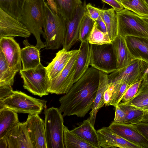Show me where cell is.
I'll list each match as a JSON object with an SVG mask.
<instances>
[{"mask_svg": "<svg viewBox=\"0 0 148 148\" xmlns=\"http://www.w3.org/2000/svg\"><path fill=\"white\" fill-rule=\"evenodd\" d=\"M99 71L91 66L66 94L59 99L63 117H84L92 109L99 81Z\"/></svg>", "mask_w": 148, "mask_h": 148, "instance_id": "1", "label": "cell"}, {"mask_svg": "<svg viewBox=\"0 0 148 148\" xmlns=\"http://www.w3.org/2000/svg\"><path fill=\"white\" fill-rule=\"evenodd\" d=\"M67 20L53 11L45 1L42 35L47 49H58L63 46L66 34Z\"/></svg>", "mask_w": 148, "mask_h": 148, "instance_id": "2", "label": "cell"}, {"mask_svg": "<svg viewBox=\"0 0 148 148\" xmlns=\"http://www.w3.org/2000/svg\"><path fill=\"white\" fill-rule=\"evenodd\" d=\"M45 0H26L20 21L35 37V46L40 50L45 47L40 39L44 34L43 27Z\"/></svg>", "mask_w": 148, "mask_h": 148, "instance_id": "3", "label": "cell"}, {"mask_svg": "<svg viewBox=\"0 0 148 148\" xmlns=\"http://www.w3.org/2000/svg\"><path fill=\"white\" fill-rule=\"evenodd\" d=\"M47 101L28 95L21 91L13 90L8 97L0 100V109L7 108L18 113L40 114L47 108Z\"/></svg>", "mask_w": 148, "mask_h": 148, "instance_id": "4", "label": "cell"}, {"mask_svg": "<svg viewBox=\"0 0 148 148\" xmlns=\"http://www.w3.org/2000/svg\"><path fill=\"white\" fill-rule=\"evenodd\" d=\"M45 128L47 148H65L64 120L59 109L53 107L46 109Z\"/></svg>", "mask_w": 148, "mask_h": 148, "instance_id": "5", "label": "cell"}, {"mask_svg": "<svg viewBox=\"0 0 148 148\" xmlns=\"http://www.w3.org/2000/svg\"><path fill=\"white\" fill-rule=\"evenodd\" d=\"M116 13L118 35L148 38V30L141 16L124 8Z\"/></svg>", "mask_w": 148, "mask_h": 148, "instance_id": "6", "label": "cell"}, {"mask_svg": "<svg viewBox=\"0 0 148 148\" xmlns=\"http://www.w3.org/2000/svg\"><path fill=\"white\" fill-rule=\"evenodd\" d=\"M19 73L23 81V88L29 92L40 97L48 95L49 78L46 67L41 64L35 68L22 69Z\"/></svg>", "mask_w": 148, "mask_h": 148, "instance_id": "7", "label": "cell"}, {"mask_svg": "<svg viewBox=\"0 0 148 148\" xmlns=\"http://www.w3.org/2000/svg\"><path fill=\"white\" fill-rule=\"evenodd\" d=\"M79 50H76L60 74L49 80L47 91L57 95L66 93L74 84L76 63Z\"/></svg>", "mask_w": 148, "mask_h": 148, "instance_id": "8", "label": "cell"}, {"mask_svg": "<svg viewBox=\"0 0 148 148\" xmlns=\"http://www.w3.org/2000/svg\"><path fill=\"white\" fill-rule=\"evenodd\" d=\"M90 44V65L108 74L117 70L112 43Z\"/></svg>", "mask_w": 148, "mask_h": 148, "instance_id": "9", "label": "cell"}, {"mask_svg": "<svg viewBox=\"0 0 148 148\" xmlns=\"http://www.w3.org/2000/svg\"><path fill=\"white\" fill-rule=\"evenodd\" d=\"M148 68V63L141 60L136 59L128 66L108 75L109 82L125 83L130 85L141 80Z\"/></svg>", "mask_w": 148, "mask_h": 148, "instance_id": "10", "label": "cell"}, {"mask_svg": "<svg viewBox=\"0 0 148 148\" xmlns=\"http://www.w3.org/2000/svg\"><path fill=\"white\" fill-rule=\"evenodd\" d=\"M31 34L20 21L0 8V38L12 36L27 38Z\"/></svg>", "mask_w": 148, "mask_h": 148, "instance_id": "11", "label": "cell"}, {"mask_svg": "<svg viewBox=\"0 0 148 148\" xmlns=\"http://www.w3.org/2000/svg\"><path fill=\"white\" fill-rule=\"evenodd\" d=\"M21 50L19 44L13 37L0 38V51L3 54L9 67L17 72L22 69Z\"/></svg>", "mask_w": 148, "mask_h": 148, "instance_id": "12", "label": "cell"}, {"mask_svg": "<svg viewBox=\"0 0 148 148\" xmlns=\"http://www.w3.org/2000/svg\"><path fill=\"white\" fill-rule=\"evenodd\" d=\"M26 122L33 148H47L45 123L39 114H29Z\"/></svg>", "mask_w": 148, "mask_h": 148, "instance_id": "13", "label": "cell"}, {"mask_svg": "<svg viewBox=\"0 0 148 148\" xmlns=\"http://www.w3.org/2000/svg\"><path fill=\"white\" fill-rule=\"evenodd\" d=\"M85 2L77 9L74 17L67 21L66 29L63 48L69 50L79 40L80 25L86 12Z\"/></svg>", "mask_w": 148, "mask_h": 148, "instance_id": "14", "label": "cell"}, {"mask_svg": "<svg viewBox=\"0 0 148 148\" xmlns=\"http://www.w3.org/2000/svg\"><path fill=\"white\" fill-rule=\"evenodd\" d=\"M97 132L101 148H141L118 135L109 127H103Z\"/></svg>", "mask_w": 148, "mask_h": 148, "instance_id": "15", "label": "cell"}, {"mask_svg": "<svg viewBox=\"0 0 148 148\" xmlns=\"http://www.w3.org/2000/svg\"><path fill=\"white\" fill-rule=\"evenodd\" d=\"M109 127L114 132L141 148H148V140L131 124L112 122Z\"/></svg>", "mask_w": 148, "mask_h": 148, "instance_id": "16", "label": "cell"}, {"mask_svg": "<svg viewBox=\"0 0 148 148\" xmlns=\"http://www.w3.org/2000/svg\"><path fill=\"white\" fill-rule=\"evenodd\" d=\"M8 148H33L30 139L26 122H19L5 137Z\"/></svg>", "mask_w": 148, "mask_h": 148, "instance_id": "17", "label": "cell"}, {"mask_svg": "<svg viewBox=\"0 0 148 148\" xmlns=\"http://www.w3.org/2000/svg\"><path fill=\"white\" fill-rule=\"evenodd\" d=\"M112 44L117 70L128 66L136 60L129 50L125 37L117 35Z\"/></svg>", "mask_w": 148, "mask_h": 148, "instance_id": "18", "label": "cell"}, {"mask_svg": "<svg viewBox=\"0 0 148 148\" xmlns=\"http://www.w3.org/2000/svg\"><path fill=\"white\" fill-rule=\"evenodd\" d=\"M76 50L67 51L62 48L56 53L55 57L46 67L49 80L60 74Z\"/></svg>", "mask_w": 148, "mask_h": 148, "instance_id": "19", "label": "cell"}, {"mask_svg": "<svg viewBox=\"0 0 148 148\" xmlns=\"http://www.w3.org/2000/svg\"><path fill=\"white\" fill-rule=\"evenodd\" d=\"M125 38L128 48L135 58L148 63V38L134 36Z\"/></svg>", "mask_w": 148, "mask_h": 148, "instance_id": "20", "label": "cell"}, {"mask_svg": "<svg viewBox=\"0 0 148 148\" xmlns=\"http://www.w3.org/2000/svg\"><path fill=\"white\" fill-rule=\"evenodd\" d=\"M107 73L99 71V85L93 106L89 113L88 118L91 124L94 126L96 117L99 110L105 105L104 101V94L108 87L110 83Z\"/></svg>", "mask_w": 148, "mask_h": 148, "instance_id": "21", "label": "cell"}, {"mask_svg": "<svg viewBox=\"0 0 148 148\" xmlns=\"http://www.w3.org/2000/svg\"><path fill=\"white\" fill-rule=\"evenodd\" d=\"M79 53L77 60L74 84L86 72L90 63V44L87 41L81 42Z\"/></svg>", "mask_w": 148, "mask_h": 148, "instance_id": "22", "label": "cell"}, {"mask_svg": "<svg viewBox=\"0 0 148 148\" xmlns=\"http://www.w3.org/2000/svg\"><path fill=\"white\" fill-rule=\"evenodd\" d=\"M25 46L21 49V59L23 70L36 68L41 63L40 50L24 41Z\"/></svg>", "mask_w": 148, "mask_h": 148, "instance_id": "23", "label": "cell"}, {"mask_svg": "<svg viewBox=\"0 0 148 148\" xmlns=\"http://www.w3.org/2000/svg\"><path fill=\"white\" fill-rule=\"evenodd\" d=\"M71 130L86 142L94 146L96 148H101L97 131L88 118L84 120L80 125Z\"/></svg>", "mask_w": 148, "mask_h": 148, "instance_id": "24", "label": "cell"}, {"mask_svg": "<svg viewBox=\"0 0 148 148\" xmlns=\"http://www.w3.org/2000/svg\"><path fill=\"white\" fill-rule=\"evenodd\" d=\"M19 122L17 112L7 108L0 109V139L5 137Z\"/></svg>", "mask_w": 148, "mask_h": 148, "instance_id": "25", "label": "cell"}, {"mask_svg": "<svg viewBox=\"0 0 148 148\" xmlns=\"http://www.w3.org/2000/svg\"><path fill=\"white\" fill-rule=\"evenodd\" d=\"M58 13L67 21L71 20L75 15L78 9L83 4L81 0H53Z\"/></svg>", "mask_w": 148, "mask_h": 148, "instance_id": "26", "label": "cell"}, {"mask_svg": "<svg viewBox=\"0 0 148 148\" xmlns=\"http://www.w3.org/2000/svg\"><path fill=\"white\" fill-rule=\"evenodd\" d=\"M100 16L105 22L108 35L112 41L118 35L116 11L112 8L106 10L101 9Z\"/></svg>", "mask_w": 148, "mask_h": 148, "instance_id": "27", "label": "cell"}, {"mask_svg": "<svg viewBox=\"0 0 148 148\" xmlns=\"http://www.w3.org/2000/svg\"><path fill=\"white\" fill-rule=\"evenodd\" d=\"M64 142L65 148H96L80 138L78 136L64 127Z\"/></svg>", "mask_w": 148, "mask_h": 148, "instance_id": "28", "label": "cell"}, {"mask_svg": "<svg viewBox=\"0 0 148 148\" xmlns=\"http://www.w3.org/2000/svg\"><path fill=\"white\" fill-rule=\"evenodd\" d=\"M26 0H0V8L20 21Z\"/></svg>", "mask_w": 148, "mask_h": 148, "instance_id": "29", "label": "cell"}, {"mask_svg": "<svg viewBox=\"0 0 148 148\" xmlns=\"http://www.w3.org/2000/svg\"><path fill=\"white\" fill-rule=\"evenodd\" d=\"M143 111L148 110V88L142 81L138 90L134 97L126 103Z\"/></svg>", "mask_w": 148, "mask_h": 148, "instance_id": "30", "label": "cell"}, {"mask_svg": "<svg viewBox=\"0 0 148 148\" xmlns=\"http://www.w3.org/2000/svg\"><path fill=\"white\" fill-rule=\"evenodd\" d=\"M17 72L9 67L3 54L0 51V85L7 84L13 86Z\"/></svg>", "mask_w": 148, "mask_h": 148, "instance_id": "31", "label": "cell"}, {"mask_svg": "<svg viewBox=\"0 0 148 148\" xmlns=\"http://www.w3.org/2000/svg\"><path fill=\"white\" fill-rule=\"evenodd\" d=\"M118 105L125 114V119L123 123L133 124L139 122L143 116L144 111L121 102Z\"/></svg>", "mask_w": 148, "mask_h": 148, "instance_id": "32", "label": "cell"}, {"mask_svg": "<svg viewBox=\"0 0 148 148\" xmlns=\"http://www.w3.org/2000/svg\"><path fill=\"white\" fill-rule=\"evenodd\" d=\"M121 5L140 16L148 17V6L144 0H124Z\"/></svg>", "mask_w": 148, "mask_h": 148, "instance_id": "33", "label": "cell"}, {"mask_svg": "<svg viewBox=\"0 0 148 148\" xmlns=\"http://www.w3.org/2000/svg\"><path fill=\"white\" fill-rule=\"evenodd\" d=\"M87 41L90 44L97 45L111 44L112 42L108 33L103 32L100 30L98 28L95 22L89 34Z\"/></svg>", "mask_w": 148, "mask_h": 148, "instance_id": "34", "label": "cell"}, {"mask_svg": "<svg viewBox=\"0 0 148 148\" xmlns=\"http://www.w3.org/2000/svg\"><path fill=\"white\" fill-rule=\"evenodd\" d=\"M95 22L85 12L80 25L79 40L81 42L87 41Z\"/></svg>", "mask_w": 148, "mask_h": 148, "instance_id": "35", "label": "cell"}, {"mask_svg": "<svg viewBox=\"0 0 148 148\" xmlns=\"http://www.w3.org/2000/svg\"><path fill=\"white\" fill-rule=\"evenodd\" d=\"M143 81L141 80L137 81L128 87L122 97V102L127 103L134 97L137 93Z\"/></svg>", "mask_w": 148, "mask_h": 148, "instance_id": "36", "label": "cell"}, {"mask_svg": "<svg viewBox=\"0 0 148 148\" xmlns=\"http://www.w3.org/2000/svg\"><path fill=\"white\" fill-rule=\"evenodd\" d=\"M85 9L86 14L95 21L100 16L101 9L93 6L90 3L86 5Z\"/></svg>", "mask_w": 148, "mask_h": 148, "instance_id": "37", "label": "cell"}, {"mask_svg": "<svg viewBox=\"0 0 148 148\" xmlns=\"http://www.w3.org/2000/svg\"><path fill=\"white\" fill-rule=\"evenodd\" d=\"M12 86L4 84L0 85V100H2L10 96L13 91Z\"/></svg>", "mask_w": 148, "mask_h": 148, "instance_id": "38", "label": "cell"}, {"mask_svg": "<svg viewBox=\"0 0 148 148\" xmlns=\"http://www.w3.org/2000/svg\"><path fill=\"white\" fill-rule=\"evenodd\" d=\"M148 140V123L140 122L131 124Z\"/></svg>", "mask_w": 148, "mask_h": 148, "instance_id": "39", "label": "cell"}, {"mask_svg": "<svg viewBox=\"0 0 148 148\" xmlns=\"http://www.w3.org/2000/svg\"><path fill=\"white\" fill-rule=\"evenodd\" d=\"M109 85L104 94V101L106 106H109L112 94L114 91V83L109 82Z\"/></svg>", "mask_w": 148, "mask_h": 148, "instance_id": "40", "label": "cell"}, {"mask_svg": "<svg viewBox=\"0 0 148 148\" xmlns=\"http://www.w3.org/2000/svg\"><path fill=\"white\" fill-rule=\"evenodd\" d=\"M115 107V115L113 122L117 123H123L125 119V113L120 108L118 104L116 105Z\"/></svg>", "mask_w": 148, "mask_h": 148, "instance_id": "41", "label": "cell"}, {"mask_svg": "<svg viewBox=\"0 0 148 148\" xmlns=\"http://www.w3.org/2000/svg\"><path fill=\"white\" fill-rule=\"evenodd\" d=\"M102 1L111 6L116 12H119L124 9L122 6L116 0H102Z\"/></svg>", "mask_w": 148, "mask_h": 148, "instance_id": "42", "label": "cell"}, {"mask_svg": "<svg viewBox=\"0 0 148 148\" xmlns=\"http://www.w3.org/2000/svg\"><path fill=\"white\" fill-rule=\"evenodd\" d=\"M95 21L97 24L98 28L100 30L103 32L108 33L105 22L100 16Z\"/></svg>", "mask_w": 148, "mask_h": 148, "instance_id": "43", "label": "cell"}, {"mask_svg": "<svg viewBox=\"0 0 148 148\" xmlns=\"http://www.w3.org/2000/svg\"><path fill=\"white\" fill-rule=\"evenodd\" d=\"M51 8L54 11L57 13V9L56 5L53 0H45Z\"/></svg>", "mask_w": 148, "mask_h": 148, "instance_id": "44", "label": "cell"}, {"mask_svg": "<svg viewBox=\"0 0 148 148\" xmlns=\"http://www.w3.org/2000/svg\"><path fill=\"white\" fill-rule=\"evenodd\" d=\"M0 148H8V143L5 137L0 139Z\"/></svg>", "mask_w": 148, "mask_h": 148, "instance_id": "45", "label": "cell"}, {"mask_svg": "<svg viewBox=\"0 0 148 148\" xmlns=\"http://www.w3.org/2000/svg\"><path fill=\"white\" fill-rule=\"evenodd\" d=\"M140 122L148 123V110L144 111L143 116L140 120L139 122Z\"/></svg>", "mask_w": 148, "mask_h": 148, "instance_id": "46", "label": "cell"}, {"mask_svg": "<svg viewBox=\"0 0 148 148\" xmlns=\"http://www.w3.org/2000/svg\"><path fill=\"white\" fill-rule=\"evenodd\" d=\"M143 81L148 84V68L146 71L144 75Z\"/></svg>", "mask_w": 148, "mask_h": 148, "instance_id": "47", "label": "cell"}, {"mask_svg": "<svg viewBox=\"0 0 148 148\" xmlns=\"http://www.w3.org/2000/svg\"><path fill=\"white\" fill-rule=\"evenodd\" d=\"M142 17L144 21L145 26L148 30V17Z\"/></svg>", "mask_w": 148, "mask_h": 148, "instance_id": "48", "label": "cell"}, {"mask_svg": "<svg viewBox=\"0 0 148 148\" xmlns=\"http://www.w3.org/2000/svg\"><path fill=\"white\" fill-rule=\"evenodd\" d=\"M144 1L148 6V0H144Z\"/></svg>", "mask_w": 148, "mask_h": 148, "instance_id": "49", "label": "cell"}]
</instances>
